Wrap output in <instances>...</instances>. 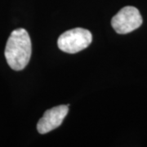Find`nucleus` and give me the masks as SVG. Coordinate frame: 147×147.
I'll return each mask as SVG.
<instances>
[{"label":"nucleus","mask_w":147,"mask_h":147,"mask_svg":"<svg viewBox=\"0 0 147 147\" xmlns=\"http://www.w3.org/2000/svg\"><path fill=\"white\" fill-rule=\"evenodd\" d=\"M31 40L25 29L11 32L5 48V57L11 68L19 71L26 68L31 57Z\"/></svg>","instance_id":"obj_1"},{"label":"nucleus","mask_w":147,"mask_h":147,"mask_svg":"<svg viewBox=\"0 0 147 147\" xmlns=\"http://www.w3.org/2000/svg\"><path fill=\"white\" fill-rule=\"evenodd\" d=\"M92 36L89 30L83 28H75L67 30L59 37L58 47L67 53H77L89 46Z\"/></svg>","instance_id":"obj_2"},{"label":"nucleus","mask_w":147,"mask_h":147,"mask_svg":"<svg viewBox=\"0 0 147 147\" xmlns=\"http://www.w3.org/2000/svg\"><path fill=\"white\" fill-rule=\"evenodd\" d=\"M142 17L139 10L132 6L121 9L111 20V25L116 33L125 34L134 31L142 25Z\"/></svg>","instance_id":"obj_3"},{"label":"nucleus","mask_w":147,"mask_h":147,"mask_svg":"<svg viewBox=\"0 0 147 147\" xmlns=\"http://www.w3.org/2000/svg\"><path fill=\"white\" fill-rule=\"evenodd\" d=\"M68 111V105H58L47 110L38 123V131L41 134H45L56 129L62 123Z\"/></svg>","instance_id":"obj_4"}]
</instances>
